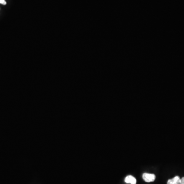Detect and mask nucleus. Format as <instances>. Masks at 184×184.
Listing matches in <instances>:
<instances>
[{
  "mask_svg": "<svg viewBox=\"0 0 184 184\" xmlns=\"http://www.w3.org/2000/svg\"><path fill=\"white\" fill-rule=\"evenodd\" d=\"M0 4L3 5H6V2L5 0H0Z\"/></svg>",
  "mask_w": 184,
  "mask_h": 184,
  "instance_id": "4",
  "label": "nucleus"
},
{
  "mask_svg": "<svg viewBox=\"0 0 184 184\" xmlns=\"http://www.w3.org/2000/svg\"><path fill=\"white\" fill-rule=\"evenodd\" d=\"M142 177L145 181L150 183L151 182H154L155 180L156 177L155 174L144 173V174H143Z\"/></svg>",
  "mask_w": 184,
  "mask_h": 184,
  "instance_id": "1",
  "label": "nucleus"
},
{
  "mask_svg": "<svg viewBox=\"0 0 184 184\" xmlns=\"http://www.w3.org/2000/svg\"><path fill=\"white\" fill-rule=\"evenodd\" d=\"M124 181L127 184H136L137 183V180L132 176H127Z\"/></svg>",
  "mask_w": 184,
  "mask_h": 184,
  "instance_id": "2",
  "label": "nucleus"
},
{
  "mask_svg": "<svg viewBox=\"0 0 184 184\" xmlns=\"http://www.w3.org/2000/svg\"><path fill=\"white\" fill-rule=\"evenodd\" d=\"M181 178L178 176H176L174 178L168 180L167 184H180Z\"/></svg>",
  "mask_w": 184,
  "mask_h": 184,
  "instance_id": "3",
  "label": "nucleus"
},
{
  "mask_svg": "<svg viewBox=\"0 0 184 184\" xmlns=\"http://www.w3.org/2000/svg\"><path fill=\"white\" fill-rule=\"evenodd\" d=\"M180 184H184V177H182V178L181 179V181H180Z\"/></svg>",
  "mask_w": 184,
  "mask_h": 184,
  "instance_id": "5",
  "label": "nucleus"
}]
</instances>
